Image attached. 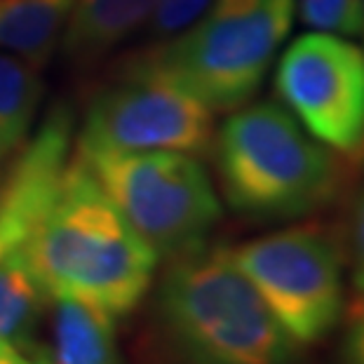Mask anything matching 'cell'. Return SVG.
I'll return each mask as SVG.
<instances>
[{
    "label": "cell",
    "instance_id": "1",
    "mask_svg": "<svg viewBox=\"0 0 364 364\" xmlns=\"http://www.w3.org/2000/svg\"><path fill=\"white\" fill-rule=\"evenodd\" d=\"M24 250L50 296L78 299L113 317L141 304L160 261L78 156Z\"/></svg>",
    "mask_w": 364,
    "mask_h": 364
},
{
    "label": "cell",
    "instance_id": "2",
    "mask_svg": "<svg viewBox=\"0 0 364 364\" xmlns=\"http://www.w3.org/2000/svg\"><path fill=\"white\" fill-rule=\"evenodd\" d=\"M160 364H294L284 334L230 247H200L167 259L156 291Z\"/></svg>",
    "mask_w": 364,
    "mask_h": 364
},
{
    "label": "cell",
    "instance_id": "3",
    "mask_svg": "<svg viewBox=\"0 0 364 364\" xmlns=\"http://www.w3.org/2000/svg\"><path fill=\"white\" fill-rule=\"evenodd\" d=\"M212 151L228 207L252 219H301L327 205L341 183L334 151L277 102L230 111Z\"/></svg>",
    "mask_w": 364,
    "mask_h": 364
},
{
    "label": "cell",
    "instance_id": "4",
    "mask_svg": "<svg viewBox=\"0 0 364 364\" xmlns=\"http://www.w3.org/2000/svg\"><path fill=\"white\" fill-rule=\"evenodd\" d=\"M296 17V0H212L179 33L158 41L127 73L156 75L214 113L250 104Z\"/></svg>",
    "mask_w": 364,
    "mask_h": 364
},
{
    "label": "cell",
    "instance_id": "5",
    "mask_svg": "<svg viewBox=\"0 0 364 364\" xmlns=\"http://www.w3.org/2000/svg\"><path fill=\"white\" fill-rule=\"evenodd\" d=\"M78 158L158 259L200 247L221 219V200L198 156L78 151Z\"/></svg>",
    "mask_w": 364,
    "mask_h": 364
},
{
    "label": "cell",
    "instance_id": "6",
    "mask_svg": "<svg viewBox=\"0 0 364 364\" xmlns=\"http://www.w3.org/2000/svg\"><path fill=\"white\" fill-rule=\"evenodd\" d=\"M233 263L296 346H313L338 327L346 308L343 266L320 228L299 226L230 250Z\"/></svg>",
    "mask_w": 364,
    "mask_h": 364
},
{
    "label": "cell",
    "instance_id": "7",
    "mask_svg": "<svg viewBox=\"0 0 364 364\" xmlns=\"http://www.w3.org/2000/svg\"><path fill=\"white\" fill-rule=\"evenodd\" d=\"M280 104L311 136L341 156L364 151V48L350 38L308 31L275 66Z\"/></svg>",
    "mask_w": 364,
    "mask_h": 364
},
{
    "label": "cell",
    "instance_id": "8",
    "mask_svg": "<svg viewBox=\"0 0 364 364\" xmlns=\"http://www.w3.org/2000/svg\"><path fill=\"white\" fill-rule=\"evenodd\" d=\"M214 111L176 85L144 73L97 92L85 111L78 151L203 156L214 141Z\"/></svg>",
    "mask_w": 364,
    "mask_h": 364
},
{
    "label": "cell",
    "instance_id": "9",
    "mask_svg": "<svg viewBox=\"0 0 364 364\" xmlns=\"http://www.w3.org/2000/svg\"><path fill=\"white\" fill-rule=\"evenodd\" d=\"M73 153V120L57 108L31 134L0 183V259L24 245L59 188Z\"/></svg>",
    "mask_w": 364,
    "mask_h": 364
},
{
    "label": "cell",
    "instance_id": "10",
    "mask_svg": "<svg viewBox=\"0 0 364 364\" xmlns=\"http://www.w3.org/2000/svg\"><path fill=\"white\" fill-rule=\"evenodd\" d=\"M158 0H73L59 48L68 64L90 66L139 31H146Z\"/></svg>",
    "mask_w": 364,
    "mask_h": 364
},
{
    "label": "cell",
    "instance_id": "11",
    "mask_svg": "<svg viewBox=\"0 0 364 364\" xmlns=\"http://www.w3.org/2000/svg\"><path fill=\"white\" fill-rule=\"evenodd\" d=\"M54 364H120L115 317L104 308L71 296H52Z\"/></svg>",
    "mask_w": 364,
    "mask_h": 364
},
{
    "label": "cell",
    "instance_id": "12",
    "mask_svg": "<svg viewBox=\"0 0 364 364\" xmlns=\"http://www.w3.org/2000/svg\"><path fill=\"white\" fill-rule=\"evenodd\" d=\"M73 0H0V52L43 68L57 52Z\"/></svg>",
    "mask_w": 364,
    "mask_h": 364
},
{
    "label": "cell",
    "instance_id": "13",
    "mask_svg": "<svg viewBox=\"0 0 364 364\" xmlns=\"http://www.w3.org/2000/svg\"><path fill=\"white\" fill-rule=\"evenodd\" d=\"M52 296L38 280L24 245L0 259V343L28 355L45 306Z\"/></svg>",
    "mask_w": 364,
    "mask_h": 364
},
{
    "label": "cell",
    "instance_id": "14",
    "mask_svg": "<svg viewBox=\"0 0 364 364\" xmlns=\"http://www.w3.org/2000/svg\"><path fill=\"white\" fill-rule=\"evenodd\" d=\"M43 90L41 68L0 52V162L17 156L33 134Z\"/></svg>",
    "mask_w": 364,
    "mask_h": 364
},
{
    "label": "cell",
    "instance_id": "15",
    "mask_svg": "<svg viewBox=\"0 0 364 364\" xmlns=\"http://www.w3.org/2000/svg\"><path fill=\"white\" fill-rule=\"evenodd\" d=\"M296 14L311 31L343 38L362 31V0H296Z\"/></svg>",
    "mask_w": 364,
    "mask_h": 364
},
{
    "label": "cell",
    "instance_id": "16",
    "mask_svg": "<svg viewBox=\"0 0 364 364\" xmlns=\"http://www.w3.org/2000/svg\"><path fill=\"white\" fill-rule=\"evenodd\" d=\"M209 5H212V0H158L153 17L146 26V33L153 41H165V38L191 26Z\"/></svg>",
    "mask_w": 364,
    "mask_h": 364
},
{
    "label": "cell",
    "instance_id": "17",
    "mask_svg": "<svg viewBox=\"0 0 364 364\" xmlns=\"http://www.w3.org/2000/svg\"><path fill=\"white\" fill-rule=\"evenodd\" d=\"M350 280L355 294L364 301V188L355 200L350 219Z\"/></svg>",
    "mask_w": 364,
    "mask_h": 364
},
{
    "label": "cell",
    "instance_id": "18",
    "mask_svg": "<svg viewBox=\"0 0 364 364\" xmlns=\"http://www.w3.org/2000/svg\"><path fill=\"white\" fill-rule=\"evenodd\" d=\"M338 364H364V301L353 315L338 350Z\"/></svg>",
    "mask_w": 364,
    "mask_h": 364
},
{
    "label": "cell",
    "instance_id": "19",
    "mask_svg": "<svg viewBox=\"0 0 364 364\" xmlns=\"http://www.w3.org/2000/svg\"><path fill=\"white\" fill-rule=\"evenodd\" d=\"M0 364H33V360H31L28 355L19 353L17 348L0 343Z\"/></svg>",
    "mask_w": 364,
    "mask_h": 364
},
{
    "label": "cell",
    "instance_id": "20",
    "mask_svg": "<svg viewBox=\"0 0 364 364\" xmlns=\"http://www.w3.org/2000/svg\"><path fill=\"white\" fill-rule=\"evenodd\" d=\"M28 358L33 360V364H54V360L50 358V353L45 350V348H33V350L28 353Z\"/></svg>",
    "mask_w": 364,
    "mask_h": 364
},
{
    "label": "cell",
    "instance_id": "21",
    "mask_svg": "<svg viewBox=\"0 0 364 364\" xmlns=\"http://www.w3.org/2000/svg\"><path fill=\"white\" fill-rule=\"evenodd\" d=\"M360 38L364 41V0H362V31H360Z\"/></svg>",
    "mask_w": 364,
    "mask_h": 364
},
{
    "label": "cell",
    "instance_id": "22",
    "mask_svg": "<svg viewBox=\"0 0 364 364\" xmlns=\"http://www.w3.org/2000/svg\"><path fill=\"white\" fill-rule=\"evenodd\" d=\"M0 165H3V162H0Z\"/></svg>",
    "mask_w": 364,
    "mask_h": 364
}]
</instances>
